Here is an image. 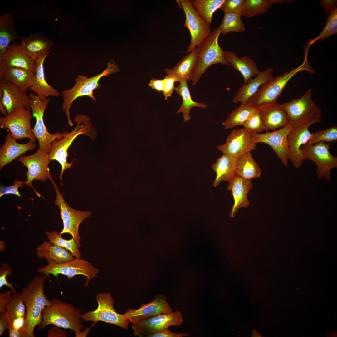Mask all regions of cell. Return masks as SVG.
Instances as JSON below:
<instances>
[{
  "label": "cell",
  "mask_w": 337,
  "mask_h": 337,
  "mask_svg": "<svg viewBox=\"0 0 337 337\" xmlns=\"http://www.w3.org/2000/svg\"><path fill=\"white\" fill-rule=\"evenodd\" d=\"M46 276L42 274L33 278L27 286L22 289L20 294L26 310L23 328L24 337H35L34 329L42 322V311L45 307L50 304V300L45 293Z\"/></svg>",
  "instance_id": "obj_1"
},
{
  "label": "cell",
  "mask_w": 337,
  "mask_h": 337,
  "mask_svg": "<svg viewBox=\"0 0 337 337\" xmlns=\"http://www.w3.org/2000/svg\"><path fill=\"white\" fill-rule=\"evenodd\" d=\"M50 304L45 307L42 312V320L37 329H44L50 325L65 329H70L75 333L76 337L84 328L81 318V310L71 303L57 298L50 300Z\"/></svg>",
  "instance_id": "obj_2"
},
{
  "label": "cell",
  "mask_w": 337,
  "mask_h": 337,
  "mask_svg": "<svg viewBox=\"0 0 337 337\" xmlns=\"http://www.w3.org/2000/svg\"><path fill=\"white\" fill-rule=\"evenodd\" d=\"M221 33L220 25L196 48V61L191 80L193 85L198 81L210 66L219 64L230 66L225 59V51L218 44V38Z\"/></svg>",
  "instance_id": "obj_3"
},
{
  "label": "cell",
  "mask_w": 337,
  "mask_h": 337,
  "mask_svg": "<svg viewBox=\"0 0 337 337\" xmlns=\"http://www.w3.org/2000/svg\"><path fill=\"white\" fill-rule=\"evenodd\" d=\"M281 105L287 115L289 124L292 128L321 122V110L312 100L311 88H309L301 97Z\"/></svg>",
  "instance_id": "obj_4"
},
{
  "label": "cell",
  "mask_w": 337,
  "mask_h": 337,
  "mask_svg": "<svg viewBox=\"0 0 337 337\" xmlns=\"http://www.w3.org/2000/svg\"><path fill=\"white\" fill-rule=\"evenodd\" d=\"M119 71L118 65L115 61H110L107 64L106 69L95 76L88 78L86 75L83 76L78 75L73 87L62 92V96L63 99L62 109L67 116L70 126L73 125L70 116V109L73 102L78 98L84 96L89 97L95 102L96 99L93 95V91L101 86V84L99 83L100 80L104 76H108Z\"/></svg>",
  "instance_id": "obj_5"
},
{
  "label": "cell",
  "mask_w": 337,
  "mask_h": 337,
  "mask_svg": "<svg viewBox=\"0 0 337 337\" xmlns=\"http://www.w3.org/2000/svg\"><path fill=\"white\" fill-rule=\"evenodd\" d=\"M74 120L77 123L76 127L70 133L68 132L62 139L52 142L48 153L50 160L57 161L61 166L59 175L61 185L63 173L73 165L72 162L68 163L67 161L68 149L79 135L85 134L89 136V133L91 129L90 119L86 115H78L74 118Z\"/></svg>",
  "instance_id": "obj_6"
},
{
  "label": "cell",
  "mask_w": 337,
  "mask_h": 337,
  "mask_svg": "<svg viewBox=\"0 0 337 337\" xmlns=\"http://www.w3.org/2000/svg\"><path fill=\"white\" fill-rule=\"evenodd\" d=\"M307 59L305 57L303 63L298 67L274 77L263 84L247 102L252 106L256 107L266 103L276 101L289 81L295 74L301 71H310Z\"/></svg>",
  "instance_id": "obj_7"
},
{
  "label": "cell",
  "mask_w": 337,
  "mask_h": 337,
  "mask_svg": "<svg viewBox=\"0 0 337 337\" xmlns=\"http://www.w3.org/2000/svg\"><path fill=\"white\" fill-rule=\"evenodd\" d=\"M28 95L30 107L36 119L34 128L32 129L33 135L38 140V149L48 154L51 143L62 139L68 132L65 131L62 134L60 132L54 134H50L45 125L43 119L44 113L50 99L48 98L46 100H42L36 94L32 93H30Z\"/></svg>",
  "instance_id": "obj_8"
},
{
  "label": "cell",
  "mask_w": 337,
  "mask_h": 337,
  "mask_svg": "<svg viewBox=\"0 0 337 337\" xmlns=\"http://www.w3.org/2000/svg\"><path fill=\"white\" fill-rule=\"evenodd\" d=\"M98 303L97 309L89 311L81 314V317L85 322L93 321L95 323L98 321L114 325L124 329H127L130 323L129 319L124 314L117 312L114 307V300L109 292L100 293L96 296Z\"/></svg>",
  "instance_id": "obj_9"
},
{
  "label": "cell",
  "mask_w": 337,
  "mask_h": 337,
  "mask_svg": "<svg viewBox=\"0 0 337 337\" xmlns=\"http://www.w3.org/2000/svg\"><path fill=\"white\" fill-rule=\"evenodd\" d=\"M49 179L53 186L56 194V199L54 203L59 208L63 221V227L60 233L61 235L64 233L71 234L80 247L81 237L79 234L80 225L85 219L90 216L92 212L90 211L77 210L72 208L65 201L50 173Z\"/></svg>",
  "instance_id": "obj_10"
},
{
  "label": "cell",
  "mask_w": 337,
  "mask_h": 337,
  "mask_svg": "<svg viewBox=\"0 0 337 337\" xmlns=\"http://www.w3.org/2000/svg\"><path fill=\"white\" fill-rule=\"evenodd\" d=\"M37 271L47 276L51 281L50 275L51 274L56 278L61 274L67 276L69 280L75 276L82 275L87 278L85 286H88L91 279L97 276L99 272L98 268L84 259L75 258L71 261L60 263H48L47 265L38 268Z\"/></svg>",
  "instance_id": "obj_11"
},
{
  "label": "cell",
  "mask_w": 337,
  "mask_h": 337,
  "mask_svg": "<svg viewBox=\"0 0 337 337\" xmlns=\"http://www.w3.org/2000/svg\"><path fill=\"white\" fill-rule=\"evenodd\" d=\"M179 8L183 9L186 19L183 26L189 30L190 44L186 51L190 53L198 46L212 33L210 25L198 15L189 0H177Z\"/></svg>",
  "instance_id": "obj_12"
},
{
  "label": "cell",
  "mask_w": 337,
  "mask_h": 337,
  "mask_svg": "<svg viewBox=\"0 0 337 337\" xmlns=\"http://www.w3.org/2000/svg\"><path fill=\"white\" fill-rule=\"evenodd\" d=\"M330 149L329 143L323 141L313 144H307L301 147L305 159L312 161L317 165L316 173L319 180L324 178L330 181L331 170L337 168V157L331 154Z\"/></svg>",
  "instance_id": "obj_13"
},
{
  "label": "cell",
  "mask_w": 337,
  "mask_h": 337,
  "mask_svg": "<svg viewBox=\"0 0 337 337\" xmlns=\"http://www.w3.org/2000/svg\"><path fill=\"white\" fill-rule=\"evenodd\" d=\"M183 321L181 313L177 310L141 320L135 324H132V328L134 336L149 337L170 326H180Z\"/></svg>",
  "instance_id": "obj_14"
},
{
  "label": "cell",
  "mask_w": 337,
  "mask_h": 337,
  "mask_svg": "<svg viewBox=\"0 0 337 337\" xmlns=\"http://www.w3.org/2000/svg\"><path fill=\"white\" fill-rule=\"evenodd\" d=\"M30 107L17 110L4 117H0L1 128L7 129L16 139L24 138L35 142L31 128V120L33 118Z\"/></svg>",
  "instance_id": "obj_15"
},
{
  "label": "cell",
  "mask_w": 337,
  "mask_h": 337,
  "mask_svg": "<svg viewBox=\"0 0 337 337\" xmlns=\"http://www.w3.org/2000/svg\"><path fill=\"white\" fill-rule=\"evenodd\" d=\"M17 161L22 163L23 165L27 168L26 173V181L24 182V184L32 187L38 197H41L33 188L32 182L35 180L44 182L49 179L50 173L48 165L51 161L48 154L38 149L32 154L27 156L21 155Z\"/></svg>",
  "instance_id": "obj_16"
},
{
  "label": "cell",
  "mask_w": 337,
  "mask_h": 337,
  "mask_svg": "<svg viewBox=\"0 0 337 337\" xmlns=\"http://www.w3.org/2000/svg\"><path fill=\"white\" fill-rule=\"evenodd\" d=\"M292 128L289 124L284 127L271 132L259 134L251 133L254 144L264 143L270 146L286 167L288 166L287 157L288 135Z\"/></svg>",
  "instance_id": "obj_17"
},
{
  "label": "cell",
  "mask_w": 337,
  "mask_h": 337,
  "mask_svg": "<svg viewBox=\"0 0 337 337\" xmlns=\"http://www.w3.org/2000/svg\"><path fill=\"white\" fill-rule=\"evenodd\" d=\"M251 133L244 128L235 129L227 136L226 142L217 147L223 154L237 158L256 149V145L252 142Z\"/></svg>",
  "instance_id": "obj_18"
},
{
  "label": "cell",
  "mask_w": 337,
  "mask_h": 337,
  "mask_svg": "<svg viewBox=\"0 0 337 337\" xmlns=\"http://www.w3.org/2000/svg\"><path fill=\"white\" fill-rule=\"evenodd\" d=\"M172 311L166 297L164 295L159 293L151 302L146 304L142 303L140 307L137 310L129 308L124 314L130 323L134 324L141 320Z\"/></svg>",
  "instance_id": "obj_19"
},
{
  "label": "cell",
  "mask_w": 337,
  "mask_h": 337,
  "mask_svg": "<svg viewBox=\"0 0 337 337\" xmlns=\"http://www.w3.org/2000/svg\"><path fill=\"white\" fill-rule=\"evenodd\" d=\"M310 126L292 128L288 136V159L296 168H299L306 159L301 148L308 143L312 136V133L309 129Z\"/></svg>",
  "instance_id": "obj_20"
},
{
  "label": "cell",
  "mask_w": 337,
  "mask_h": 337,
  "mask_svg": "<svg viewBox=\"0 0 337 337\" xmlns=\"http://www.w3.org/2000/svg\"><path fill=\"white\" fill-rule=\"evenodd\" d=\"M266 132L284 127L289 123L286 111L276 101L266 103L257 107Z\"/></svg>",
  "instance_id": "obj_21"
},
{
  "label": "cell",
  "mask_w": 337,
  "mask_h": 337,
  "mask_svg": "<svg viewBox=\"0 0 337 337\" xmlns=\"http://www.w3.org/2000/svg\"><path fill=\"white\" fill-rule=\"evenodd\" d=\"M3 95L1 99L8 114L20 109L30 107L29 97L26 92L4 80H0Z\"/></svg>",
  "instance_id": "obj_22"
},
{
  "label": "cell",
  "mask_w": 337,
  "mask_h": 337,
  "mask_svg": "<svg viewBox=\"0 0 337 337\" xmlns=\"http://www.w3.org/2000/svg\"><path fill=\"white\" fill-rule=\"evenodd\" d=\"M20 46L29 57L36 61L48 52L54 42L43 35L42 32L30 34L28 37H19Z\"/></svg>",
  "instance_id": "obj_23"
},
{
  "label": "cell",
  "mask_w": 337,
  "mask_h": 337,
  "mask_svg": "<svg viewBox=\"0 0 337 337\" xmlns=\"http://www.w3.org/2000/svg\"><path fill=\"white\" fill-rule=\"evenodd\" d=\"M36 61L28 56L22 50L16 40L13 41L0 59V66L24 69L35 73Z\"/></svg>",
  "instance_id": "obj_24"
},
{
  "label": "cell",
  "mask_w": 337,
  "mask_h": 337,
  "mask_svg": "<svg viewBox=\"0 0 337 337\" xmlns=\"http://www.w3.org/2000/svg\"><path fill=\"white\" fill-rule=\"evenodd\" d=\"M5 142L0 148V169L27 151L35 149L36 145L31 140L26 144L18 143L10 132L6 134Z\"/></svg>",
  "instance_id": "obj_25"
},
{
  "label": "cell",
  "mask_w": 337,
  "mask_h": 337,
  "mask_svg": "<svg viewBox=\"0 0 337 337\" xmlns=\"http://www.w3.org/2000/svg\"><path fill=\"white\" fill-rule=\"evenodd\" d=\"M253 185L251 180L245 179L236 174L229 182L227 189L231 191L234 200V204L230 213L231 217H234L239 208L249 206L250 203L248 194Z\"/></svg>",
  "instance_id": "obj_26"
},
{
  "label": "cell",
  "mask_w": 337,
  "mask_h": 337,
  "mask_svg": "<svg viewBox=\"0 0 337 337\" xmlns=\"http://www.w3.org/2000/svg\"><path fill=\"white\" fill-rule=\"evenodd\" d=\"M273 69L268 68L266 70L259 71L253 79L250 78L246 84H244L238 90L233 99L235 104L247 103L249 99L257 91L260 86L274 77Z\"/></svg>",
  "instance_id": "obj_27"
},
{
  "label": "cell",
  "mask_w": 337,
  "mask_h": 337,
  "mask_svg": "<svg viewBox=\"0 0 337 337\" xmlns=\"http://www.w3.org/2000/svg\"><path fill=\"white\" fill-rule=\"evenodd\" d=\"M51 52L41 57L36 61L37 65L34 74V79L32 85L29 90L34 92L42 100H46L49 96L58 97L61 94L59 91L47 83L45 78L44 66V61Z\"/></svg>",
  "instance_id": "obj_28"
},
{
  "label": "cell",
  "mask_w": 337,
  "mask_h": 337,
  "mask_svg": "<svg viewBox=\"0 0 337 337\" xmlns=\"http://www.w3.org/2000/svg\"><path fill=\"white\" fill-rule=\"evenodd\" d=\"M34 73L17 67L0 66V80H4L26 92L34 83Z\"/></svg>",
  "instance_id": "obj_29"
},
{
  "label": "cell",
  "mask_w": 337,
  "mask_h": 337,
  "mask_svg": "<svg viewBox=\"0 0 337 337\" xmlns=\"http://www.w3.org/2000/svg\"><path fill=\"white\" fill-rule=\"evenodd\" d=\"M36 253L38 257L45 259L48 263L67 262L75 258L69 251L49 241H45L39 245Z\"/></svg>",
  "instance_id": "obj_30"
},
{
  "label": "cell",
  "mask_w": 337,
  "mask_h": 337,
  "mask_svg": "<svg viewBox=\"0 0 337 337\" xmlns=\"http://www.w3.org/2000/svg\"><path fill=\"white\" fill-rule=\"evenodd\" d=\"M225 56L230 65L241 74L244 84L247 83L252 77L256 76L260 71L254 61L247 56H244L240 58L234 52L226 51Z\"/></svg>",
  "instance_id": "obj_31"
},
{
  "label": "cell",
  "mask_w": 337,
  "mask_h": 337,
  "mask_svg": "<svg viewBox=\"0 0 337 337\" xmlns=\"http://www.w3.org/2000/svg\"><path fill=\"white\" fill-rule=\"evenodd\" d=\"M237 158L223 154L218 158L212 166L216 174L213 185L216 187L222 181L230 182L235 174Z\"/></svg>",
  "instance_id": "obj_32"
},
{
  "label": "cell",
  "mask_w": 337,
  "mask_h": 337,
  "mask_svg": "<svg viewBox=\"0 0 337 337\" xmlns=\"http://www.w3.org/2000/svg\"><path fill=\"white\" fill-rule=\"evenodd\" d=\"M196 61V48L183 56L177 64L171 69L165 68V72L167 76L174 78L176 81L182 78L191 80L192 74Z\"/></svg>",
  "instance_id": "obj_33"
},
{
  "label": "cell",
  "mask_w": 337,
  "mask_h": 337,
  "mask_svg": "<svg viewBox=\"0 0 337 337\" xmlns=\"http://www.w3.org/2000/svg\"><path fill=\"white\" fill-rule=\"evenodd\" d=\"M12 15L8 13L0 17V59L13 41L19 39Z\"/></svg>",
  "instance_id": "obj_34"
},
{
  "label": "cell",
  "mask_w": 337,
  "mask_h": 337,
  "mask_svg": "<svg viewBox=\"0 0 337 337\" xmlns=\"http://www.w3.org/2000/svg\"><path fill=\"white\" fill-rule=\"evenodd\" d=\"M187 81L184 78L181 79L178 81L179 84L175 87L174 89L176 93L182 98V105L176 113H183V120L184 122H188L190 120V113L192 108L198 107L205 109L208 107V105L203 103L196 102L193 100Z\"/></svg>",
  "instance_id": "obj_35"
},
{
  "label": "cell",
  "mask_w": 337,
  "mask_h": 337,
  "mask_svg": "<svg viewBox=\"0 0 337 337\" xmlns=\"http://www.w3.org/2000/svg\"><path fill=\"white\" fill-rule=\"evenodd\" d=\"M235 174L248 180L259 178L261 170L250 152L245 154L237 158Z\"/></svg>",
  "instance_id": "obj_36"
},
{
  "label": "cell",
  "mask_w": 337,
  "mask_h": 337,
  "mask_svg": "<svg viewBox=\"0 0 337 337\" xmlns=\"http://www.w3.org/2000/svg\"><path fill=\"white\" fill-rule=\"evenodd\" d=\"M285 1L292 2L293 0H246L241 13L247 18H251L266 13L273 4L282 3Z\"/></svg>",
  "instance_id": "obj_37"
},
{
  "label": "cell",
  "mask_w": 337,
  "mask_h": 337,
  "mask_svg": "<svg viewBox=\"0 0 337 337\" xmlns=\"http://www.w3.org/2000/svg\"><path fill=\"white\" fill-rule=\"evenodd\" d=\"M256 107L251 106L247 102L241 104L238 108L234 109L229 114L227 120L222 125L226 129H231L239 125H242L245 121L254 113Z\"/></svg>",
  "instance_id": "obj_38"
},
{
  "label": "cell",
  "mask_w": 337,
  "mask_h": 337,
  "mask_svg": "<svg viewBox=\"0 0 337 337\" xmlns=\"http://www.w3.org/2000/svg\"><path fill=\"white\" fill-rule=\"evenodd\" d=\"M225 0H193L191 1L193 8L200 16L208 24L210 25L212 21V16Z\"/></svg>",
  "instance_id": "obj_39"
},
{
  "label": "cell",
  "mask_w": 337,
  "mask_h": 337,
  "mask_svg": "<svg viewBox=\"0 0 337 337\" xmlns=\"http://www.w3.org/2000/svg\"><path fill=\"white\" fill-rule=\"evenodd\" d=\"M224 13L220 24L221 33L225 35L229 32H240L245 31V26L241 19L242 15L240 13L226 12Z\"/></svg>",
  "instance_id": "obj_40"
},
{
  "label": "cell",
  "mask_w": 337,
  "mask_h": 337,
  "mask_svg": "<svg viewBox=\"0 0 337 337\" xmlns=\"http://www.w3.org/2000/svg\"><path fill=\"white\" fill-rule=\"evenodd\" d=\"M26 306L20 294L13 293L6 305L5 312L12 320L25 318Z\"/></svg>",
  "instance_id": "obj_41"
},
{
  "label": "cell",
  "mask_w": 337,
  "mask_h": 337,
  "mask_svg": "<svg viewBox=\"0 0 337 337\" xmlns=\"http://www.w3.org/2000/svg\"><path fill=\"white\" fill-rule=\"evenodd\" d=\"M46 234L50 242L67 249L71 252L75 258H81L79 247L72 238L70 240L65 239L62 237L60 232L56 231H47Z\"/></svg>",
  "instance_id": "obj_42"
},
{
  "label": "cell",
  "mask_w": 337,
  "mask_h": 337,
  "mask_svg": "<svg viewBox=\"0 0 337 337\" xmlns=\"http://www.w3.org/2000/svg\"><path fill=\"white\" fill-rule=\"evenodd\" d=\"M327 23L323 30L317 37L310 39L308 42V46L318 40H324L325 38L337 33V8L330 12L327 18Z\"/></svg>",
  "instance_id": "obj_43"
},
{
  "label": "cell",
  "mask_w": 337,
  "mask_h": 337,
  "mask_svg": "<svg viewBox=\"0 0 337 337\" xmlns=\"http://www.w3.org/2000/svg\"><path fill=\"white\" fill-rule=\"evenodd\" d=\"M337 141V127L333 126L324 129L317 130L312 133V136L307 144H313L320 141L329 143Z\"/></svg>",
  "instance_id": "obj_44"
},
{
  "label": "cell",
  "mask_w": 337,
  "mask_h": 337,
  "mask_svg": "<svg viewBox=\"0 0 337 337\" xmlns=\"http://www.w3.org/2000/svg\"><path fill=\"white\" fill-rule=\"evenodd\" d=\"M242 125L244 129L252 133H258L264 131H266L257 107L254 113Z\"/></svg>",
  "instance_id": "obj_45"
},
{
  "label": "cell",
  "mask_w": 337,
  "mask_h": 337,
  "mask_svg": "<svg viewBox=\"0 0 337 337\" xmlns=\"http://www.w3.org/2000/svg\"><path fill=\"white\" fill-rule=\"evenodd\" d=\"M12 271L11 267L6 263H4L1 265L0 268V289L5 286L9 287L13 293H16L17 292L13 285L7 281V278L8 275L12 276Z\"/></svg>",
  "instance_id": "obj_46"
},
{
  "label": "cell",
  "mask_w": 337,
  "mask_h": 337,
  "mask_svg": "<svg viewBox=\"0 0 337 337\" xmlns=\"http://www.w3.org/2000/svg\"><path fill=\"white\" fill-rule=\"evenodd\" d=\"M246 0H225L220 9L224 12L240 13Z\"/></svg>",
  "instance_id": "obj_47"
},
{
  "label": "cell",
  "mask_w": 337,
  "mask_h": 337,
  "mask_svg": "<svg viewBox=\"0 0 337 337\" xmlns=\"http://www.w3.org/2000/svg\"><path fill=\"white\" fill-rule=\"evenodd\" d=\"M24 182L15 179L13 185L8 186H2L0 188V197L3 195L12 194L17 195L18 197L22 196L18 190V188L24 186Z\"/></svg>",
  "instance_id": "obj_48"
},
{
  "label": "cell",
  "mask_w": 337,
  "mask_h": 337,
  "mask_svg": "<svg viewBox=\"0 0 337 337\" xmlns=\"http://www.w3.org/2000/svg\"><path fill=\"white\" fill-rule=\"evenodd\" d=\"M163 80V88L162 91L165 100H167L172 95L175 88L174 83L176 81L173 77L168 76H165Z\"/></svg>",
  "instance_id": "obj_49"
},
{
  "label": "cell",
  "mask_w": 337,
  "mask_h": 337,
  "mask_svg": "<svg viewBox=\"0 0 337 337\" xmlns=\"http://www.w3.org/2000/svg\"><path fill=\"white\" fill-rule=\"evenodd\" d=\"M188 336V334L187 333L181 332L177 333L167 328L152 335L149 337H184Z\"/></svg>",
  "instance_id": "obj_50"
},
{
  "label": "cell",
  "mask_w": 337,
  "mask_h": 337,
  "mask_svg": "<svg viewBox=\"0 0 337 337\" xmlns=\"http://www.w3.org/2000/svg\"><path fill=\"white\" fill-rule=\"evenodd\" d=\"M61 328L56 325H54L52 328L48 330L47 336L48 337H66L67 334V331Z\"/></svg>",
  "instance_id": "obj_51"
},
{
  "label": "cell",
  "mask_w": 337,
  "mask_h": 337,
  "mask_svg": "<svg viewBox=\"0 0 337 337\" xmlns=\"http://www.w3.org/2000/svg\"><path fill=\"white\" fill-rule=\"evenodd\" d=\"M7 319L8 324L7 329L9 330V337H23L22 331H18L14 328L12 320L7 314L5 312Z\"/></svg>",
  "instance_id": "obj_52"
},
{
  "label": "cell",
  "mask_w": 337,
  "mask_h": 337,
  "mask_svg": "<svg viewBox=\"0 0 337 337\" xmlns=\"http://www.w3.org/2000/svg\"><path fill=\"white\" fill-rule=\"evenodd\" d=\"M320 2L321 6L324 10L326 14L337 8L336 0H321Z\"/></svg>",
  "instance_id": "obj_53"
},
{
  "label": "cell",
  "mask_w": 337,
  "mask_h": 337,
  "mask_svg": "<svg viewBox=\"0 0 337 337\" xmlns=\"http://www.w3.org/2000/svg\"><path fill=\"white\" fill-rule=\"evenodd\" d=\"M11 296V291H8L0 293V313L5 312L6 305Z\"/></svg>",
  "instance_id": "obj_54"
},
{
  "label": "cell",
  "mask_w": 337,
  "mask_h": 337,
  "mask_svg": "<svg viewBox=\"0 0 337 337\" xmlns=\"http://www.w3.org/2000/svg\"><path fill=\"white\" fill-rule=\"evenodd\" d=\"M163 79H152L150 81L149 86L153 89L160 92L163 90Z\"/></svg>",
  "instance_id": "obj_55"
},
{
  "label": "cell",
  "mask_w": 337,
  "mask_h": 337,
  "mask_svg": "<svg viewBox=\"0 0 337 337\" xmlns=\"http://www.w3.org/2000/svg\"><path fill=\"white\" fill-rule=\"evenodd\" d=\"M0 313V336H1L6 333V330L7 328L8 322L5 312Z\"/></svg>",
  "instance_id": "obj_56"
},
{
  "label": "cell",
  "mask_w": 337,
  "mask_h": 337,
  "mask_svg": "<svg viewBox=\"0 0 337 337\" xmlns=\"http://www.w3.org/2000/svg\"><path fill=\"white\" fill-rule=\"evenodd\" d=\"M0 110L1 113L6 116L8 115L7 112L4 107L1 99H0Z\"/></svg>",
  "instance_id": "obj_57"
}]
</instances>
